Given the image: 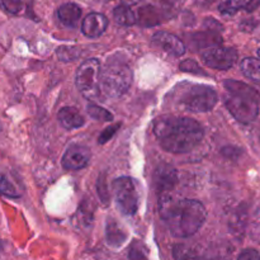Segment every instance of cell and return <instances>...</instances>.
<instances>
[{"label":"cell","mask_w":260,"mask_h":260,"mask_svg":"<svg viewBox=\"0 0 260 260\" xmlns=\"http://www.w3.org/2000/svg\"><path fill=\"white\" fill-rule=\"evenodd\" d=\"M159 208L165 225L177 238L194 235L207 217V211L200 201L175 198L172 193L161 194Z\"/></svg>","instance_id":"1"},{"label":"cell","mask_w":260,"mask_h":260,"mask_svg":"<svg viewBox=\"0 0 260 260\" xmlns=\"http://www.w3.org/2000/svg\"><path fill=\"white\" fill-rule=\"evenodd\" d=\"M154 132L162 149L174 154L192 151L203 139L201 124L187 117H161L155 122Z\"/></svg>","instance_id":"2"},{"label":"cell","mask_w":260,"mask_h":260,"mask_svg":"<svg viewBox=\"0 0 260 260\" xmlns=\"http://www.w3.org/2000/svg\"><path fill=\"white\" fill-rule=\"evenodd\" d=\"M225 88L229 95L225 106L233 117L241 123H251L259 114V94L251 86L236 80H226Z\"/></svg>","instance_id":"3"},{"label":"cell","mask_w":260,"mask_h":260,"mask_svg":"<svg viewBox=\"0 0 260 260\" xmlns=\"http://www.w3.org/2000/svg\"><path fill=\"white\" fill-rule=\"evenodd\" d=\"M132 70L124 61L108 60L99 75V86L109 98H118L129 89Z\"/></svg>","instance_id":"4"},{"label":"cell","mask_w":260,"mask_h":260,"mask_svg":"<svg viewBox=\"0 0 260 260\" xmlns=\"http://www.w3.org/2000/svg\"><path fill=\"white\" fill-rule=\"evenodd\" d=\"M177 102L182 108L198 113L215 108L218 102V95L211 86L203 84H184L180 85Z\"/></svg>","instance_id":"5"},{"label":"cell","mask_w":260,"mask_h":260,"mask_svg":"<svg viewBox=\"0 0 260 260\" xmlns=\"http://www.w3.org/2000/svg\"><path fill=\"white\" fill-rule=\"evenodd\" d=\"M99 75H101V62L98 58H90L84 61L76 73V86L79 91L91 101L98 96L99 93Z\"/></svg>","instance_id":"6"},{"label":"cell","mask_w":260,"mask_h":260,"mask_svg":"<svg viewBox=\"0 0 260 260\" xmlns=\"http://www.w3.org/2000/svg\"><path fill=\"white\" fill-rule=\"evenodd\" d=\"M113 194L117 208L124 216H132L139 208V193L134 180L128 177H121L113 182Z\"/></svg>","instance_id":"7"},{"label":"cell","mask_w":260,"mask_h":260,"mask_svg":"<svg viewBox=\"0 0 260 260\" xmlns=\"http://www.w3.org/2000/svg\"><path fill=\"white\" fill-rule=\"evenodd\" d=\"M203 62L216 70H228L235 65L238 52L233 47L212 46L202 53Z\"/></svg>","instance_id":"8"},{"label":"cell","mask_w":260,"mask_h":260,"mask_svg":"<svg viewBox=\"0 0 260 260\" xmlns=\"http://www.w3.org/2000/svg\"><path fill=\"white\" fill-rule=\"evenodd\" d=\"M152 45L167 55L180 57L185 53V46L177 36L168 32H157L152 36Z\"/></svg>","instance_id":"9"},{"label":"cell","mask_w":260,"mask_h":260,"mask_svg":"<svg viewBox=\"0 0 260 260\" xmlns=\"http://www.w3.org/2000/svg\"><path fill=\"white\" fill-rule=\"evenodd\" d=\"M90 151L81 145H71L62 156V167L66 170H80L89 164Z\"/></svg>","instance_id":"10"},{"label":"cell","mask_w":260,"mask_h":260,"mask_svg":"<svg viewBox=\"0 0 260 260\" xmlns=\"http://www.w3.org/2000/svg\"><path fill=\"white\" fill-rule=\"evenodd\" d=\"M154 182L157 192H160L161 194L170 193V190L175 187L178 182L177 170L173 167H170V165H159L156 170H155Z\"/></svg>","instance_id":"11"},{"label":"cell","mask_w":260,"mask_h":260,"mask_svg":"<svg viewBox=\"0 0 260 260\" xmlns=\"http://www.w3.org/2000/svg\"><path fill=\"white\" fill-rule=\"evenodd\" d=\"M108 27V19L101 13H90L85 17L81 24V30L89 38H96L104 33Z\"/></svg>","instance_id":"12"},{"label":"cell","mask_w":260,"mask_h":260,"mask_svg":"<svg viewBox=\"0 0 260 260\" xmlns=\"http://www.w3.org/2000/svg\"><path fill=\"white\" fill-rule=\"evenodd\" d=\"M57 118L60 121L61 126L66 129L80 128L85 123L80 112L74 108V107H63V108H61V111L57 114Z\"/></svg>","instance_id":"13"},{"label":"cell","mask_w":260,"mask_h":260,"mask_svg":"<svg viewBox=\"0 0 260 260\" xmlns=\"http://www.w3.org/2000/svg\"><path fill=\"white\" fill-rule=\"evenodd\" d=\"M57 17L65 25L75 27L81 17V9L74 3H65L57 10Z\"/></svg>","instance_id":"14"},{"label":"cell","mask_w":260,"mask_h":260,"mask_svg":"<svg viewBox=\"0 0 260 260\" xmlns=\"http://www.w3.org/2000/svg\"><path fill=\"white\" fill-rule=\"evenodd\" d=\"M127 235L123 230H122L121 226H118L116 223V221H111L107 223V241L111 246H121L122 244L126 241Z\"/></svg>","instance_id":"15"},{"label":"cell","mask_w":260,"mask_h":260,"mask_svg":"<svg viewBox=\"0 0 260 260\" xmlns=\"http://www.w3.org/2000/svg\"><path fill=\"white\" fill-rule=\"evenodd\" d=\"M173 256L175 260H211L206 255L198 253L193 248L182 245V244H178L173 248Z\"/></svg>","instance_id":"16"},{"label":"cell","mask_w":260,"mask_h":260,"mask_svg":"<svg viewBox=\"0 0 260 260\" xmlns=\"http://www.w3.org/2000/svg\"><path fill=\"white\" fill-rule=\"evenodd\" d=\"M241 71L246 78L260 83V60L254 57H246L241 61Z\"/></svg>","instance_id":"17"},{"label":"cell","mask_w":260,"mask_h":260,"mask_svg":"<svg viewBox=\"0 0 260 260\" xmlns=\"http://www.w3.org/2000/svg\"><path fill=\"white\" fill-rule=\"evenodd\" d=\"M113 18L118 24L121 25H134L136 23V15L126 5H119L113 10Z\"/></svg>","instance_id":"18"},{"label":"cell","mask_w":260,"mask_h":260,"mask_svg":"<svg viewBox=\"0 0 260 260\" xmlns=\"http://www.w3.org/2000/svg\"><path fill=\"white\" fill-rule=\"evenodd\" d=\"M139 19L144 25H156L159 23L160 17L154 7H144L139 12Z\"/></svg>","instance_id":"19"},{"label":"cell","mask_w":260,"mask_h":260,"mask_svg":"<svg viewBox=\"0 0 260 260\" xmlns=\"http://www.w3.org/2000/svg\"><path fill=\"white\" fill-rule=\"evenodd\" d=\"M246 3H248V0H222L218 9L222 14L233 15L241 8H245Z\"/></svg>","instance_id":"20"},{"label":"cell","mask_w":260,"mask_h":260,"mask_svg":"<svg viewBox=\"0 0 260 260\" xmlns=\"http://www.w3.org/2000/svg\"><path fill=\"white\" fill-rule=\"evenodd\" d=\"M88 113L91 118L98 119V121L103 122H111L113 121V114L109 113L107 109L102 108V107L96 106V104H89L88 106Z\"/></svg>","instance_id":"21"},{"label":"cell","mask_w":260,"mask_h":260,"mask_svg":"<svg viewBox=\"0 0 260 260\" xmlns=\"http://www.w3.org/2000/svg\"><path fill=\"white\" fill-rule=\"evenodd\" d=\"M0 193L7 197H18L20 194L12 182L4 175H0Z\"/></svg>","instance_id":"22"},{"label":"cell","mask_w":260,"mask_h":260,"mask_svg":"<svg viewBox=\"0 0 260 260\" xmlns=\"http://www.w3.org/2000/svg\"><path fill=\"white\" fill-rule=\"evenodd\" d=\"M0 2H2L3 8L10 14H18L23 9L22 0H0Z\"/></svg>","instance_id":"23"},{"label":"cell","mask_w":260,"mask_h":260,"mask_svg":"<svg viewBox=\"0 0 260 260\" xmlns=\"http://www.w3.org/2000/svg\"><path fill=\"white\" fill-rule=\"evenodd\" d=\"M146 256V249L139 243H135L134 245L131 246L128 253V258L131 260H142Z\"/></svg>","instance_id":"24"},{"label":"cell","mask_w":260,"mask_h":260,"mask_svg":"<svg viewBox=\"0 0 260 260\" xmlns=\"http://www.w3.org/2000/svg\"><path fill=\"white\" fill-rule=\"evenodd\" d=\"M118 128H119V124L117 123V124H113V126H111V127H108V128L104 129V131L102 132V135L99 136V139H98L99 144H106L107 141H109V140L113 137V135L116 134V131Z\"/></svg>","instance_id":"25"},{"label":"cell","mask_w":260,"mask_h":260,"mask_svg":"<svg viewBox=\"0 0 260 260\" xmlns=\"http://www.w3.org/2000/svg\"><path fill=\"white\" fill-rule=\"evenodd\" d=\"M76 48H69V47H60L57 50V55H63L61 56V60L62 61H71L76 57L75 55H73V52Z\"/></svg>","instance_id":"26"},{"label":"cell","mask_w":260,"mask_h":260,"mask_svg":"<svg viewBox=\"0 0 260 260\" xmlns=\"http://www.w3.org/2000/svg\"><path fill=\"white\" fill-rule=\"evenodd\" d=\"M238 260H260V254L254 249H246L239 255Z\"/></svg>","instance_id":"27"},{"label":"cell","mask_w":260,"mask_h":260,"mask_svg":"<svg viewBox=\"0 0 260 260\" xmlns=\"http://www.w3.org/2000/svg\"><path fill=\"white\" fill-rule=\"evenodd\" d=\"M180 69L184 71H192V73H197L196 70H200V68L197 66V63L192 60H187L184 62L180 63Z\"/></svg>","instance_id":"28"},{"label":"cell","mask_w":260,"mask_h":260,"mask_svg":"<svg viewBox=\"0 0 260 260\" xmlns=\"http://www.w3.org/2000/svg\"><path fill=\"white\" fill-rule=\"evenodd\" d=\"M157 2H159L160 4H161V7L165 8V9H174V8L178 7L180 0H157Z\"/></svg>","instance_id":"29"},{"label":"cell","mask_w":260,"mask_h":260,"mask_svg":"<svg viewBox=\"0 0 260 260\" xmlns=\"http://www.w3.org/2000/svg\"><path fill=\"white\" fill-rule=\"evenodd\" d=\"M260 7V0H248L245 5V9L248 12H254L255 9H258Z\"/></svg>","instance_id":"30"},{"label":"cell","mask_w":260,"mask_h":260,"mask_svg":"<svg viewBox=\"0 0 260 260\" xmlns=\"http://www.w3.org/2000/svg\"><path fill=\"white\" fill-rule=\"evenodd\" d=\"M121 2L123 3V5H126V7H132V5H136L140 0H121Z\"/></svg>","instance_id":"31"},{"label":"cell","mask_w":260,"mask_h":260,"mask_svg":"<svg viewBox=\"0 0 260 260\" xmlns=\"http://www.w3.org/2000/svg\"><path fill=\"white\" fill-rule=\"evenodd\" d=\"M258 56H259V60H260V48L258 50Z\"/></svg>","instance_id":"32"}]
</instances>
